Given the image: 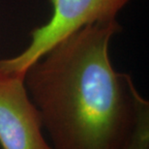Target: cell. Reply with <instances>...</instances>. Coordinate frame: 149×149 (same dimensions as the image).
Instances as JSON below:
<instances>
[{"label": "cell", "instance_id": "6da1fadb", "mask_svg": "<svg viewBox=\"0 0 149 149\" xmlns=\"http://www.w3.org/2000/svg\"><path fill=\"white\" fill-rule=\"evenodd\" d=\"M117 20L95 22L55 44L26 71L24 84L52 149H126L148 102L109 54Z\"/></svg>", "mask_w": 149, "mask_h": 149}, {"label": "cell", "instance_id": "7a4b0ae2", "mask_svg": "<svg viewBox=\"0 0 149 149\" xmlns=\"http://www.w3.org/2000/svg\"><path fill=\"white\" fill-rule=\"evenodd\" d=\"M52 16L47 24L31 32V43L15 57L0 60V69L25 77L28 68L55 44L79 28L115 19L129 0H49Z\"/></svg>", "mask_w": 149, "mask_h": 149}, {"label": "cell", "instance_id": "3957f363", "mask_svg": "<svg viewBox=\"0 0 149 149\" xmlns=\"http://www.w3.org/2000/svg\"><path fill=\"white\" fill-rule=\"evenodd\" d=\"M0 146L52 149L43 134L40 112L26 90L24 77L0 69Z\"/></svg>", "mask_w": 149, "mask_h": 149}, {"label": "cell", "instance_id": "277c9868", "mask_svg": "<svg viewBox=\"0 0 149 149\" xmlns=\"http://www.w3.org/2000/svg\"><path fill=\"white\" fill-rule=\"evenodd\" d=\"M149 105L139 112L126 149H149Z\"/></svg>", "mask_w": 149, "mask_h": 149}]
</instances>
